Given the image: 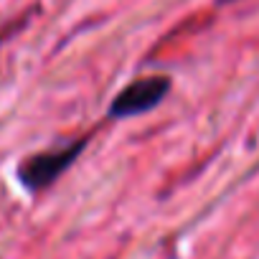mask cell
I'll return each mask as SVG.
<instances>
[{
  "instance_id": "cell-1",
  "label": "cell",
  "mask_w": 259,
  "mask_h": 259,
  "mask_svg": "<svg viewBox=\"0 0 259 259\" xmlns=\"http://www.w3.org/2000/svg\"><path fill=\"white\" fill-rule=\"evenodd\" d=\"M81 148H84V140H76V143L69 145V148L33 155V158H28V160L21 165L18 176H21V181H23L31 191L46 188V186H51V183L74 163V158L81 153Z\"/></svg>"
},
{
  "instance_id": "cell-2",
  "label": "cell",
  "mask_w": 259,
  "mask_h": 259,
  "mask_svg": "<svg viewBox=\"0 0 259 259\" xmlns=\"http://www.w3.org/2000/svg\"><path fill=\"white\" fill-rule=\"evenodd\" d=\"M170 79L168 76H145L133 84H127L112 102V117H130L140 114L160 104V99L168 94Z\"/></svg>"
}]
</instances>
